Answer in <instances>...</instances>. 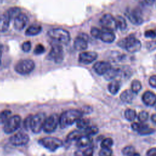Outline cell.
<instances>
[{
	"label": "cell",
	"instance_id": "27",
	"mask_svg": "<svg viewBox=\"0 0 156 156\" xmlns=\"http://www.w3.org/2000/svg\"><path fill=\"white\" fill-rule=\"evenodd\" d=\"M124 115L125 118L127 121L130 122L133 121L137 117V114L136 111L132 108H127L124 111Z\"/></svg>",
	"mask_w": 156,
	"mask_h": 156
},
{
	"label": "cell",
	"instance_id": "47",
	"mask_svg": "<svg viewBox=\"0 0 156 156\" xmlns=\"http://www.w3.org/2000/svg\"><path fill=\"white\" fill-rule=\"evenodd\" d=\"M149 83L152 87H153L154 88H156V75L152 76L149 78Z\"/></svg>",
	"mask_w": 156,
	"mask_h": 156
},
{
	"label": "cell",
	"instance_id": "24",
	"mask_svg": "<svg viewBox=\"0 0 156 156\" xmlns=\"http://www.w3.org/2000/svg\"><path fill=\"white\" fill-rule=\"evenodd\" d=\"M121 87V83L118 80H112L108 85V90L109 92L115 95L118 93Z\"/></svg>",
	"mask_w": 156,
	"mask_h": 156
},
{
	"label": "cell",
	"instance_id": "41",
	"mask_svg": "<svg viewBox=\"0 0 156 156\" xmlns=\"http://www.w3.org/2000/svg\"><path fill=\"white\" fill-rule=\"evenodd\" d=\"M101 32V30L96 27H93L91 29V35L96 38H99Z\"/></svg>",
	"mask_w": 156,
	"mask_h": 156
},
{
	"label": "cell",
	"instance_id": "7",
	"mask_svg": "<svg viewBox=\"0 0 156 156\" xmlns=\"http://www.w3.org/2000/svg\"><path fill=\"white\" fill-rule=\"evenodd\" d=\"M21 124V118L20 115H13L4 124L3 130L5 133L10 134L15 132Z\"/></svg>",
	"mask_w": 156,
	"mask_h": 156
},
{
	"label": "cell",
	"instance_id": "11",
	"mask_svg": "<svg viewBox=\"0 0 156 156\" xmlns=\"http://www.w3.org/2000/svg\"><path fill=\"white\" fill-rule=\"evenodd\" d=\"M29 141V135L23 132H19L13 135L9 139L10 143L16 146H20L26 144Z\"/></svg>",
	"mask_w": 156,
	"mask_h": 156
},
{
	"label": "cell",
	"instance_id": "8",
	"mask_svg": "<svg viewBox=\"0 0 156 156\" xmlns=\"http://www.w3.org/2000/svg\"><path fill=\"white\" fill-rule=\"evenodd\" d=\"M99 23L103 29L111 31L116 30L118 28L115 18L110 13L104 14L101 18Z\"/></svg>",
	"mask_w": 156,
	"mask_h": 156
},
{
	"label": "cell",
	"instance_id": "45",
	"mask_svg": "<svg viewBox=\"0 0 156 156\" xmlns=\"http://www.w3.org/2000/svg\"><path fill=\"white\" fill-rule=\"evenodd\" d=\"M144 36L148 38H154L156 37V32L153 30H147L144 32Z\"/></svg>",
	"mask_w": 156,
	"mask_h": 156
},
{
	"label": "cell",
	"instance_id": "48",
	"mask_svg": "<svg viewBox=\"0 0 156 156\" xmlns=\"http://www.w3.org/2000/svg\"><path fill=\"white\" fill-rule=\"evenodd\" d=\"M147 156H156V147H153L148 149L146 152Z\"/></svg>",
	"mask_w": 156,
	"mask_h": 156
},
{
	"label": "cell",
	"instance_id": "52",
	"mask_svg": "<svg viewBox=\"0 0 156 156\" xmlns=\"http://www.w3.org/2000/svg\"><path fill=\"white\" fill-rule=\"evenodd\" d=\"M75 156H83V151L77 150L75 152Z\"/></svg>",
	"mask_w": 156,
	"mask_h": 156
},
{
	"label": "cell",
	"instance_id": "35",
	"mask_svg": "<svg viewBox=\"0 0 156 156\" xmlns=\"http://www.w3.org/2000/svg\"><path fill=\"white\" fill-rule=\"evenodd\" d=\"M149 117V113L145 110H142L137 115V118L138 121L142 123H144L146 121H147Z\"/></svg>",
	"mask_w": 156,
	"mask_h": 156
},
{
	"label": "cell",
	"instance_id": "10",
	"mask_svg": "<svg viewBox=\"0 0 156 156\" xmlns=\"http://www.w3.org/2000/svg\"><path fill=\"white\" fill-rule=\"evenodd\" d=\"M63 49L61 45L55 44L52 45L51 49L48 55V60H54V62L58 63L63 60Z\"/></svg>",
	"mask_w": 156,
	"mask_h": 156
},
{
	"label": "cell",
	"instance_id": "37",
	"mask_svg": "<svg viewBox=\"0 0 156 156\" xmlns=\"http://www.w3.org/2000/svg\"><path fill=\"white\" fill-rule=\"evenodd\" d=\"M135 152V149L132 146H126L124 147L121 150V152L122 155L124 156H128Z\"/></svg>",
	"mask_w": 156,
	"mask_h": 156
},
{
	"label": "cell",
	"instance_id": "1",
	"mask_svg": "<svg viewBox=\"0 0 156 156\" xmlns=\"http://www.w3.org/2000/svg\"><path fill=\"white\" fill-rule=\"evenodd\" d=\"M82 112L77 109H70L63 112L59 116V125L61 128L67 127L82 116Z\"/></svg>",
	"mask_w": 156,
	"mask_h": 156
},
{
	"label": "cell",
	"instance_id": "26",
	"mask_svg": "<svg viewBox=\"0 0 156 156\" xmlns=\"http://www.w3.org/2000/svg\"><path fill=\"white\" fill-rule=\"evenodd\" d=\"M21 10L20 8L18 7H13L10 8L6 12L8 16L9 17L10 20H14L15 18H16L21 13Z\"/></svg>",
	"mask_w": 156,
	"mask_h": 156
},
{
	"label": "cell",
	"instance_id": "21",
	"mask_svg": "<svg viewBox=\"0 0 156 156\" xmlns=\"http://www.w3.org/2000/svg\"><path fill=\"white\" fill-rule=\"evenodd\" d=\"M92 142L91 136L83 135L76 141V146L79 147H83L89 146Z\"/></svg>",
	"mask_w": 156,
	"mask_h": 156
},
{
	"label": "cell",
	"instance_id": "32",
	"mask_svg": "<svg viewBox=\"0 0 156 156\" xmlns=\"http://www.w3.org/2000/svg\"><path fill=\"white\" fill-rule=\"evenodd\" d=\"M12 112L10 110H4L0 113V123L4 124L11 116Z\"/></svg>",
	"mask_w": 156,
	"mask_h": 156
},
{
	"label": "cell",
	"instance_id": "40",
	"mask_svg": "<svg viewBox=\"0 0 156 156\" xmlns=\"http://www.w3.org/2000/svg\"><path fill=\"white\" fill-rule=\"evenodd\" d=\"M32 115H29L28 116H27L26 118V119H24V122H23V126L25 128L26 130H28L30 129V120H31V118H32Z\"/></svg>",
	"mask_w": 156,
	"mask_h": 156
},
{
	"label": "cell",
	"instance_id": "50",
	"mask_svg": "<svg viewBox=\"0 0 156 156\" xmlns=\"http://www.w3.org/2000/svg\"><path fill=\"white\" fill-rule=\"evenodd\" d=\"M78 36H79V37H80L81 38L85 39V40L86 41H88V40H89L88 36L87 34H84V33H80V34H79L78 35Z\"/></svg>",
	"mask_w": 156,
	"mask_h": 156
},
{
	"label": "cell",
	"instance_id": "30",
	"mask_svg": "<svg viewBox=\"0 0 156 156\" xmlns=\"http://www.w3.org/2000/svg\"><path fill=\"white\" fill-rule=\"evenodd\" d=\"M115 19H116L118 28H119L120 30H125L127 27V23L125 18L122 16L118 15L116 16V17H115Z\"/></svg>",
	"mask_w": 156,
	"mask_h": 156
},
{
	"label": "cell",
	"instance_id": "36",
	"mask_svg": "<svg viewBox=\"0 0 156 156\" xmlns=\"http://www.w3.org/2000/svg\"><path fill=\"white\" fill-rule=\"evenodd\" d=\"M113 144V140L112 138L107 137L104 138L101 143V148H111Z\"/></svg>",
	"mask_w": 156,
	"mask_h": 156
},
{
	"label": "cell",
	"instance_id": "22",
	"mask_svg": "<svg viewBox=\"0 0 156 156\" xmlns=\"http://www.w3.org/2000/svg\"><path fill=\"white\" fill-rule=\"evenodd\" d=\"M42 27L41 26L38 24H34L30 26L26 30L25 34L27 36H34L37 35L41 32Z\"/></svg>",
	"mask_w": 156,
	"mask_h": 156
},
{
	"label": "cell",
	"instance_id": "46",
	"mask_svg": "<svg viewBox=\"0 0 156 156\" xmlns=\"http://www.w3.org/2000/svg\"><path fill=\"white\" fill-rule=\"evenodd\" d=\"M83 156H93V149L88 147L83 151Z\"/></svg>",
	"mask_w": 156,
	"mask_h": 156
},
{
	"label": "cell",
	"instance_id": "51",
	"mask_svg": "<svg viewBox=\"0 0 156 156\" xmlns=\"http://www.w3.org/2000/svg\"><path fill=\"white\" fill-rule=\"evenodd\" d=\"M151 121L155 124H156V113H153L151 116Z\"/></svg>",
	"mask_w": 156,
	"mask_h": 156
},
{
	"label": "cell",
	"instance_id": "13",
	"mask_svg": "<svg viewBox=\"0 0 156 156\" xmlns=\"http://www.w3.org/2000/svg\"><path fill=\"white\" fill-rule=\"evenodd\" d=\"M98 57V54L94 51L81 52L79 55V62L83 64H90Z\"/></svg>",
	"mask_w": 156,
	"mask_h": 156
},
{
	"label": "cell",
	"instance_id": "56",
	"mask_svg": "<svg viewBox=\"0 0 156 156\" xmlns=\"http://www.w3.org/2000/svg\"><path fill=\"white\" fill-rule=\"evenodd\" d=\"M155 57H156V55H155Z\"/></svg>",
	"mask_w": 156,
	"mask_h": 156
},
{
	"label": "cell",
	"instance_id": "20",
	"mask_svg": "<svg viewBox=\"0 0 156 156\" xmlns=\"http://www.w3.org/2000/svg\"><path fill=\"white\" fill-rule=\"evenodd\" d=\"M134 94L135 93L131 90H125L121 93L119 98L123 102L130 104L133 101Z\"/></svg>",
	"mask_w": 156,
	"mask_h": 156
},
{
	"label": "cell",
	"instance_id": "29",
	"mask_svg": "<svg viewBox=\"0 0 156 156\" xmlns=\"http://www.w3.org/2000/svg\"><path fill=\"white\" fill-rule=\"evenodd\" d=\"M76 126L80 130H83L90 126V121L87 118H80L76 122Z\"/></svg>",
	"mask_w": 156,
	"mask_h": 156
},
{
	"label": "cell",
	"instance_id": "2",
	"mask_svg": "<svg viewBox=\"0 0 156 156\" xmlns=\"http://www.w3.org/2000/svg\"><path fill=\"white\" fill-rule=\"evenodd\" d=\"M118 44L119 47L132 53L139 51L141 48V43L140 41L132 35L126 37L122 39L118 42Z\"/></svg>",
	"mask_w": 156,
	"mask_h": 156
},
{
	"label": "cell",
	"instance_id": "44",
	"mask_svg": "<svg viewBox=\"0 0 156 156\" xmlns=\"http://www.w3.org/2000/svg\"><path fill=\"white\" fill-rule=\"evenodd\" d=\"M147 49L149 51H153L156 49V41H148L146 44Z\"/></svg>",
	"mask_w": 156,
	"mask_h": 156
},
{
	"label": "cell",
	"instance_id": "25",
	"mask_svg": "<svg viewBox=\"0 0 156 156\" xmlns=\"http://www.w3.org/2000/svg\"><path fill=\"white\" fill-rule=\"evenodd\" d=\"M84 135L83 131H81L80 130H74L71 132H70L67 137H66V141L68 142L69 141H77L80 136H82V135Z\"/></svg>",
	"mask_w": 156,
	"mask_h": 156
},
{
	"label": "cell",
	"instance_id": "31",
	"mask_svg": "<svg viewBox=\"0 0 156 156\" xmlns=\"http://www.w3.org/2000/svg\"><path fill=\"white\" fill-rule=\"evenodd\" d=\"M84 135H88V136H91L96 134L98 133L99 129L96 126H88L87 128L83 130Z\"/></svg>",
	"mask_w": 156,
	"mask_h": 156
},
{
	"label": "cell",
	"instance_id": "43",
	"mask_svg": "<svg viewBox=\"0 0 156 156\" xmlns=\"http://www.w3.org/2000/svg\"><path fill=\"white\" fill-rule=\"evenodd\" d=\"M31 49V43L29 41H24L22 44V49L24 52H27Z\"/></svg>",
	"mask_w": 156,
	"mask_h": 156
},
{
	"label": "cell",
	"instance_id": "12",
	"mask_svg": "<svg viewBox=\"0 0 156 156\" xmlns=\"http://www.w3.org/2000/svg\"><path fill=\"white\" fill-rule=\"evenodd\" d=\"M126 15L129 21L135 25H140L143 22L141 12L138 9H127L126 12Z\"/></svg>",
	"mask_w": 156,
	"mask_h": 156
},
{
	"label": "cell",
	"instance_id": "18",
	"mask_svg": "<svg viewBox=\"0 0 156 156\" xmlns=\"http://www.w3.org/2000/svg\"><path fill=\"white\" fill-rule=\"evenodd\" d=\"M88 41L85 39L78 36L75 38L74 41V48L77 51H84L88 47Z\"/></svg>",
	"mask_w": 156,
	"mask_h": 156
},
{
	"label": "cell",
	"instance_id": "4",
	"mask_svg": "<svg viewBox=\"0 0 156 156\" xmlns=\"http://www.w3.org/2000/svg\"><path fill=\"white\" fill-rule=\"evenodd\" d=\"M46 116L44 113H38L32 116L30 129L34 133H38L43 129Z\"/></svg>",
	"mask_w": 156,
	"mask_h": 156
},
{
	"label": "cell",
	"instance_id": "34",
	"mask_svg": "<svg viewBox=\"0 0 156 156\" xmlns=\"http://www.w3.org/2000/svg\"><path fill=\"white\" fill-rule=\"evenodd\" d=\"M142 86L141 82L138 80H133L131 83V90L135 93H138L141 89Z\"/></svg>",
	"mask_w": 156,
	"mask_h": 156
},
{
	"label": "cell",
	"instance_id": "9",
	"mask_svg": "<svg viewBox=\"0 0 156 156\" xmlns=\"http://www.w3.org/2000/svg\"><path fill=\"white\" fill-rule=\"evenodd\" d=\"M59 124V116L57 114H52L47 117L43 130L46 133H52L55 130Z\"/></svg>",
	"mask_w": 156,
	"mask_h": 156
},
{
	"label": "cell",
	"instance_id": "14",
	"mask_svg": "<svg viewBox=\"0 0 156 156\" xmlns=\"http://www.w3.org/2000/svg\"><path fill=\"white\" fill-rule=\"evenodd\" d=\"M111 68L110 63L105 61L98 62L93 66L94 71L99 75H104Z\"/></svg>",
	"mask_w": 156,
	"mask_h": 156
},
{
	"label": "cell",
	"instance_id": "28",
	"mask_svg": "<svg viewBox=\"0 0 156 156\" xmlns=\"http://www.w3.org/2000/svg\"><path fill=\"white\" fill-rule=\"evenodd\" d=\"M154 132H155L154 129L150 127L149 126H147V124H145L144 123H143L142 126L138 133L141 135H147L154 133Z\"/></svg>",
	"mask_w": 156,
	"mask_h": 156
},
{
	"label": "cell",
	"instance_id": "19",
	"mask_svg": "<svg viewBox=\"0 0 156 156\" xmlns=\"http://www.w3.org/2000/svg\"><path fill=\"white\" fill-rule=\"evenodd\" d=\"M10 21V20L6 12L0 13V32H4L8 30Z\"/></svg>",
	"mask_w": 156,
	"mask_h": 156
},
{
	"label": "cell",
	"instance_id": "54",
	"mask_svg": "<svg viewBox=\"0 0 156 156\" xmlns=\"http://www.w3.org/2000/svg\"><path fill=\"white\" fill-rule=\"evenodd\" d=\"M2 54V45H0V65L1 63Z\"/></svg>",
	"mask_w": 156,
	"mask_h": 156
},
{
	"label": "cell",
	"instance_id": "53",
	"mask_svg": "<svg viewBox=\"0 0 156 156\" xmlns=\"http://www.w3.org/2000/svg\"><path fill=\"white\" fill-rule=\"evenodd\" d=\"M155 1V0H144L145 2H146L147 5H152V4L154 3Z\"/></svg>",
	"mask_w": 156,
	"mask_h": 156
},
{
	"label": "cell",
	"instance_id": "3",
	"mask_svg": "<svg viewBox=\"0 0 156 156\" xmlns=\"http://www.w3.org/2000/svg\"><path fill=\"white\" fill-rule=\"evenodd\" d=\"M48 35L53 40L64 44H67L71 40L69 33L63 29H52L48 31Z\"/></svg>",
	"mask_w": 156,
	"mask_h": 156
},
{
	"label": "cell",
	"instance_id": "42",
	"mask_svg": "<svg viewBox=\"0 0 156 156\" xmlns=\"http://www.w3.org/2000/svg\"><path fill=\"white\" fill-rule=\"evenodd\" d=\"M142 122H133L131 124V128L133 131L138 132L142 126Z\"/></svg>",
	"mask_w": 156,
	"mask_h": 156
},
{
	"label": "cell",
	"instance_id": "23",
	"mask_svg": "<svg viewBox=\"0 0 156 156\" xmlns=\"http://www.w3.org/2000/svg\"><path fill=\"white\" fill-rule=\"evenodd\" d=\"M119 76V68H111L104 75V77L107 80H112L116 77Z\"/></svg>",
	"mask_w": 156,
	"mask_h": 156
},
{
	"label": "cell",
	"instance_id": "39",
	"mask_svg": "<svg viewBox=\"0 0 156 156\" xmlns=\"http://www.w3.org/2000/svg\"><path fill=\"white\" fill-rule=\"evenodd\" d=\"M45 51V48L43 45L41 44H38L36 45L34 50V53L35 55H40L43 53H44Z\"/></svg>",
	"mask_w": 156,
	"mask_h": 156
},
{
	"label": "cell",
	"instance_id": "38",
	"mask_svg": "<svg viewBox=\"0 0 156 156\" xmlns=\"http://www.w3.org/2000/svg\"><path fill=\"white\" fill-rule=\"evenodd\" d=\"M112 150L111 148H101L99 152V156H112Z\"/></svg>",
	"mask_w": 156,
	"mask_h": 156
},
{
	"label": "cell",
	"instance_id": "17",
	"mask_svg": "<svg viewBox=\"0 0 156 156\" xmlns=\"http://www.w3.org/2000/svg\"><path fill=\"white\" fill-rule=\"evenodd\" d=\"M99 39L105 43H112L115 40V35L113 31L102 28Z\"/></svg>",
	"mask_w": 156,
	"mask_h": 156
},
{
	"label": "cell",
	"instance_id": "6",
	"mask_svg": "<svg viewBox=\"0 0 156 156\" xmlns=\"http://www.w3.org/2000/svg\"><path fill=\"white\" fill-rule=\"evenodd\" d=\"M39 143L50 151H55L63 145L62 141L55 137H45L39 140Z\"/></svg>",
	"mask_w": 156,
	"mask_h": 156
},
{
	"label": "cell",
	"instance_id": "16",
	"mask_svg": "<svg viewBox=\"0 0 156 156\" xmlns=\"http://www.w3.org/2000/svg\"><path fill=\"white\" fill-rule=\"evenodd\" d=\"M142 101L147 106H154L156 104V94L151 91H145L142 95Z\"/></svg>",
	"mask_w": 156,
	"mask_h": 156
},
{
	"label": "cell",
	"instance_id": "55",
	"mask_svg": "<svg viewBox=\"0 0 156 156\" xmlns=\"http://www.w3.org/2000/svg\"><path fill=\"white\" fill-rule=\"evenodd\" d=\"M128 156H141V155H140V154L139 153H138L136 152H135L131 154L130 155H129Z\"/></svg>",
	"mask_w": 156,
	"mask_h": 156
},
{
	"label": "cell",
	"instance_id": "15",
	"mask_svg": "<svg viewBox=\"0 0 156 156\" xmlns=\"http://www.w3.org/2000/svg\"><path fill=\"white\" fill-rule=\"evenodd\" d=\"M28 21L29 19L27 16L26 14L21 13L14 19L13 27L17 30H21L27 25Z\"/></svg>",
	"mask_w": 156,
	"mask_h": 156
},
{
	"label": "cell",
	"instance_id": "49",
	"mask_svg": "<svg viewBox=\"0 0 156 156\" xmlns=\"http://www.w3.org/2000/svg\"><path fill=\"white\" fill-rule=\"evenodd\" d=\"M92 111V108L91 107H89V106H86L85 107H84L82 110L81 112H82V113H91V112Z\"/></svg>",
	"mask_w": 156,
	"mask_h": 156
},
{
	"label": "cell",
	"instance_id": "33",
	"mask_svg": "<svg viewBox=\"0 0 156 156\" xmlns=\"http://www.w3.org/2000/svg\"><path fill=\"white\" fill-rule=\"evenodd\" d=\"M124 55H123L122 53L118 52V51H113L111 52L110 55V60H112V62H118L119 60H121Z\"/></svg>",
	"mask_w": 156,
	"mask_h": 156
},
{
	"label": "cell",
	"instance_id": "5",
	"mask_svg": "<svg viewBox=\"0 0 156 156\" xmlns=\"http://www.w3.org/2000/svg\"><path fill=\"white\" fill-rule=\"evenodd\" d=\"M35 68V63L30 59H24L20 60L15 66V70L21 75L30 73Z\"/></svg>",
	"mask_w": 156,
	"mask_h": 156
}]
</instances>
